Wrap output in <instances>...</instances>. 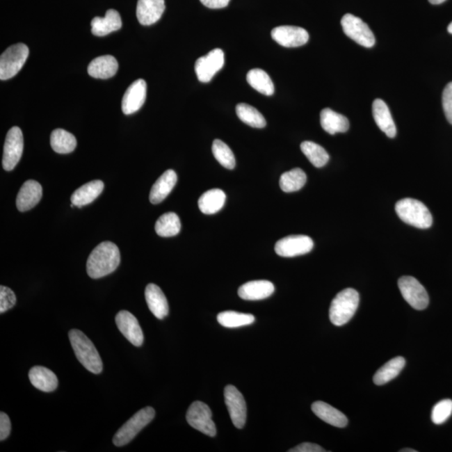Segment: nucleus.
Instances as JSON below:
<instances>
[{"instance_id": "f257e3e1", "label": "nucleus", "mask_w": 452, "mask_h": 452, "mask_svg": "<svg viewBox=\"0 0 452 452\" xmlns=\"http://www.w3.org/2000/svg\"><path fill=\"white\" fill-rule=\"evenodd\" d=\"M120 252L113 242L105 241L98 245L90 254L86 262V271L90 278L108 276L120 264Z\"/></svg>"}, {"instance_id": "f03ea898", "label": "nucleus", "mask_w": 452, "mask_h": 452, "mask_svg": "<svg viewBox=\"0 0 452 452\" xmlns=\"http://www.w3.org/2000/svg\"><path fill=\"white\" fill-rule=\"evenodd\" d=\"M71 342L77 360L88 371L99 375L104 369V364L93 343L80 330L69 332Z\"/></svg>"}, {"instance_id": "7ed1b4c3", "label": "nucleus", "mask_w": 452, "mask_h": 452, "mask_svg": "<svg viewBox=\"0 0 452 452\" xmlns=\"http://www.w3.org/2000/svg\"><path fill=\"white\" fill-rule=\"evenodd\" d=\"M360 294L353 289L340 291L332 300L330 309V321L335 326H343L350 321L359 307Z\"/></svg>"}, {"instance_id": "20e7f679", "label": "nucleus", "mask_w": 452, "mask_h": 452, "mask_svg": "<svg viewBox=\"0 0 452 452\" xmlns=\"http://www.w3.org/2000/svg\"><path fill=\"white\" fill-rule=\"evenodd\" d=\"M396 211L405 223L419 229H428L433 225V218L424 204L417 200L403 199L398 201Z\"/></svg>"}, {"instance_id": "39448f33", "label": "nucleus", "mask_w": 452, "mask_h": 452, "mask_svg": "<svg viewBox=\"0 0 452 452\" xmlns=\"http://www.w3.org/2000/svg\"><path fill=\"white\" fill-rule=\"evenodd\" d=\"M154 417L155 410L152 407H146L139 410L115 434L113 439L114 445L123 446L131 442L136 435L154 420Z\"/></svg>"}, {"instance_id": "423d86ee", "label": "nucleus", "mask_w": 452, "mask_h": 452, "mask_svg": "<svg viewBox=\"0 0 452 452\" xmlns=\"http://www.w3.org/2000/svg\"><path fill=\"white\" fill-rule=\"evenodd\" d=\"M30 51L26 45L19 43L11 45L0 57V79L9 80L17 75L24 67Z\"/></svg>"}, {"instance_id": "0eeeda50", "label": "nucleus", "mask_w": 452, "mask_h": 452, "mask_svg": "<svg viewBox=\"0 0 452 452\" xmlns=\"http://www.w3.org/2000/svg\"><path fill=\"white\" fill-rule=\"evenodd\" d=\"M344 32L356 43L366 48H371L376 44L375 35L371 28L363 20L351 14L345 15L341 20Z\"/></svg>"}, {"instance_id": "6e6552de", "label": "nucleus", "mask_w": 452, "mask_h": 452, "mask_svg": "<svg viewBox=\"0 0 452 452\" xmlns=\"http://www.w3.org/2000/svg\"><path fill=\"white\" fill-rule=\"evenodd\" d=\"M188 425L203 434L213 437L216 435V426L212 420L209 407L201 401H195L188 408L186 414Z\"/></svg>"}, {"instance_id": "1a4fd4ad", "label": "nucleus", "mask_w": 452, "mask_h": 452, "mask_svg": "<svg viewBox=\"0 0 452 452\" xmlns=\"http://www.w3.org/2000/svg\"><path fill=\"white\" fill-rule=\"evenodd\" d=\"M398 289L403 298L414 309L424 310L429 305V296L416 278L409 276L398 279Z\"/></svg>"}, {"instance_id": "9d476101", "label": "nucleus", "mask_w": 452, "mask_h": 452, "mask_svg": "<svg viewBox=\"0 0 452 452\" xmlns=\"http://www.w3.org/2000/svg\"><path fill=\"white\" fill-rule=\"evenodd\" d=\"M24 150V138L22 129L13 127L8 131L5 147H3V168L6 171L13 170L20 159Z\"/></svg>"}, {"instance_id": "9b49d317", "label": "nucleus", "mask_w": 452, "mask_h": 452, "mask_svg": "<svg viewBox=\"0 0 452 452\" xmlns=\"http://www.w3.org/2000/svg\"><path fill=\"white\" fill-rule=\"evenodd\" d=\"M225 65V54L220 49L209 52L207 56L200 57L195 63V73L197 77L202 83H208L213 79V76L223 68Z\"/></svg>"}, {"instance_id": "f8f14e48", "label": "nucleus", "mask_w": 452, "mask_h": 452, "mask_svg": "<svg viewBox=\"0 0 452 452\" xmlns=\"http://www.w3.org/2000/svg\"><path fill=\"white\" fill-rule=\"evenodd\" d=\"M314 245V241L309 236H289L277 242L275 252L282 257H295L309 253Z\"/></svg>"}, {"instance_id": "ddd939ff", "label": "nucleus", "mask_w": 452, "mask_h": 452, "mask_svg": "<svg viewBox=\"0 0 452 452\" xmlns=\"http://www.w3.org/2000/svg\"><path fill=\"white\" fill-rule=\"evenodd\" d=\"M225 401L234 426L243 428L246 421V404L242 394L235 386L229 385L225 388Z\"/></svg>"}, {"instance_id": "4468645a", "label": "nucleus", "mask_w": 452, "mask_h": 452, "mask_svg": "<svg viewBox=\"0 0 452 452\" xmlns=\"http://www.w3.org/2000/svg\"><path fill=\"white\" fill-rule=\"evenodd\" d=\"M116 324L119 331L136 347H141L145 336L138 319L131 312L122 310L116 316Z\"/></svg>"}, {"instance_id": "2eb2a0df", "label": "nucleus", "mask_w": 452, "mask_h": 452, "mask_svg": "<svg viewBox=\"0 0 452 452\" xmlns=\"http://www.w3.org/2000/svg\"><path fill=\"white\" fill-rule=\"evenodd\" d=\"M271 37L279 45L289 48L302 47L309 40V35L303 28L290 26L274 28Z\"/></svg>"}, {"instance_id": "dca6fc26", "label": "nucleus", "mask_w": 452, "mask_h": 452, "mask_svg": "<svg viewBox=\"0 0 452 452\" xmlns=\"http://www.w3.org/2000/svg\"><path fill=\"white\" fill-rule=\"evenodd\" d=\"M147 95V83L145 80L135 81L127 89L122 102V113L126 115L138 112L145 104Z\"/></svg>"}, {"instance_id": "f3484780", "label": "nucleus", "mask_w": 452, "mask_h": 452, "mask_svg": "<svg viewBox=\"0 0 452 452\" xmlns=\"http://www.w3.org/2000/svg\"><path fill=\"white\" fill-rule=\"evenodd\" d=\"M166 3L164 0H138L137 17L143 26H151L161 19Z\"/></svg>"}, {"instance_id": "a211bd4d", "label": "nucleus", "mask_w": 452, "mask_h": 452, "mask_svg": "<svg viewBox=\"0 0 452 452\" xmlns=\"http://www.w3.org/2000/svg\"><path fill=\"white\" fill-rule=\"evenodd\" d=\"M42 187L35 180H28L20 188L17 198H16V207L19 211L26 212L34 208L42 198Z\"/></svg>"}, {"instance_id": "6ab92c4d", "label": "nucleus", "mask_w": 452, "mask_h": 452, "mask_svg": "<svg viewBox=\"0 0 452 452\" xmlns=\"http://www.w3.org/2000/svg\"><path fill=\"white\" fill-rule=\"evenodd\" d=\"M274 291L273 282L266 280L252 281L242 285L238 290V295L248 301H258L269 298Z\"/></svg>"}, {"instance_id": "aec40b11", "label": "nucleus", "mask_w": 452, "mask_h": 452, "mask_svg": "<svg viewBox=\"0 0 452 452\" xmlns=\"http://www.w3.org/2000/svg\"><path fill=\"white\" fill-rule=\"evenodd\" d=\"M145 298L147 306L156 318L163 319L168 314V303L166 295L157 285L150 283L145 290Z\"/></svg>"}, {"instance_id": "412c9836", "label": "nucleus", "mask_w": 452, "mask_h": 452, "mask_svg": "<svg viewBox=\"0 0 452 452\" xmlns=\"http://www.w3.org/2000/svg\"><path fill=\"white\" fill-rule=\"evenodd\" d=\"M177 180H178V177L174 170H170L164 172L151 188L150 202L157 204L166 200L172 188H175Z\"/></svg>"}, {"instance_id": "4be33fe9", "label": "nucleus", "mask_w": 452, "mask_h": 452, "mask_svg": "<svg viewBox=\"0 0 452 452\" xmlns=\"http://www.w3.org/2000/svg\"><path fill=\"white\" fill-rule=\"evenodd\" d=\"M312 410L316 417L332 426L344 428L348 425V418L334 407L323 401H316L312 405Z\"/></svg>"}, {"instance_id": "5701e85b", "label": "nucleus", "mask_w": 452, "mask_h": 452, "mask_svg": "<svg viewBox=\"0 0 452 452\" xmlns=\"http://www.w3.org/2000/svg\"><path fill=\"white\" fill-rule=\"evenodd\" d=\"M373 116L382 131H384L390 138L396 137L397 133L396 124L387 104L383 100L376 99L373 102Z\"/></svg>"}, {"instance_id": "b1692460", "label": "nucleus", "mask_w": 452, "mask_h": 452, "mask_svg": "<svg viewBox=\"0 0 452 452\" xmlns=\"http://www.w3.org/2000/svg\"><path fill=\"white\" fill-rule=\"evenodd\" d=\"M29 379L34 387L44 392H51L58 386V379L51 369L35 366L29 372Z\"/></svg>"}, {"instance_id": "393cba45", "label": "nucleus", "mask_w": 452, "mask_h": 452, "mask_svg": "<svg viewBox=\"0 0 452 452\" xmlns=\"http://www.w3.org/2000/svg\"><path fill=\"white\" fill-rule=\"evenodd\" d=\"M118 63L113 56H102L97 57L88 65V74L97 79H108L116 75Z\"/></svg>"}, {"instance_id": "a878e982", "label": "nucleus", "mask_w": 452, "mask_h": 452, "mask_svg": "<svg viewBox=\"0 0 452 452\" xmlns=\"http://www.w3.org/2000/svg\"><path fill=\"white\" fill-rule=\"evenodd\" d=\"M92 32L96 36H105L110 33L120 30L122 26L120 14L117 10H108L104 18L95 17L92 19Z\"/></svg>"}, {"instance_id": "bb28decb", "label": "nucleus", "mask_w": 452, "mask_h": 452, "mask_svg": "<svg viewBox=\"0 0 452 452\" xmlns=\"http://www.w3.org/2000/svg\"><path fill=\"white\" fill-rule=\"evenodd\" d=\"M104 190V184L101 180H93L84 184L73 193L72 203L77 207H85L93 202Z\"/></svg>"}, {"instance_id": "cd10ccee", "label": "nucleus", "mask_w": 452, "mask_h": 452, "mask_svg": "<svg viewBox=\"0 0 452 452\" xmlns=\"http://www.w3.org/2000/svg\"><path fill=\"white\" fill-rule=\"evenodd\" d=\"M320 122L324 131L334 135L346 133L349 129V122L344 115L334 112L330 108L323 109L320 113Z\"/></svg>"}, {"instance_id": "c85d7f7f", "label": "nucleus", "mask_w": 452, "mask_h": 452, "mask_svg": "<svg viewBox=\"0 0 452 452\" xmlns=\"http://www.w3.org/2000/svg\"><path fill=\"white\" fill-rule=\"evenodd\" d=\"M226 195L220 188L204 192L198 201L200 211L205 215H213L224 207Z\"/></svg>"}, {"instance_id": "c756f323", "label": "nucleus", "mask_w": 452, "mask_h": 452, "mask_svg": "<svg viewBox=\"0 0 452 452\" xmlns=\"http://www.w3.org/2000/svg\"><path fill=\"white\" fill-rule=\"evenodd\" d=\"M405 366L404 357L398 356L394 357L382 366L373 376V382L377 385H384L396 378Z\"/></svg>"}, {"instance_id": "7c9ffc66", "label": "nucleus", "mask_w": 452, "mask_h": 452, "mask_svg": "<svg viewBox=\"0 0 452 452\" xmlns=\"http://www.w3.org/2000/svg\"><path fill=\"white\" fill-rule=\"evenodd\" d=\"M77 143L75 136L64 129H56L51 135V145L57 154H67L75 150Z\"/></svg>"}, {"instance_id": "2f4dec72", "label": "nucleus", "mask_w": 452, "mask_h": 452, "mask_svg": "<svg viewBox=\"0 0 452 452\" xmlns=\"http://www.w3.org/2000/svg\"><path fill=\"white\" fill-rule=\"evenodd\" d=\"M246 80L257 92L263 95L270 97L274 94V84L268 74L261 69H253L248 73Z\"/></svg>"}, {"instance_id": "473e14b6", "label": "nucleus", "mask_w": 452, "mask_h": 452, "mask_svg": "<svg viewBox=\"0 0 452 452\" xmlns=\"http://www.w3.org/2000/svg\"><path fill=\"white\" fill-rule=\"evenodd\" d=\"M181 229L180 220L174 212L160 216L155 224V231L159 236L171 237L178 235Z\"/></svg>"}, {"instance_id": "72a5a7b5", "label": "nucleus", "mask_w": 452, "mask_h": 452, "mask_svg": "<svg viewBox=\"0 0 452 452\" xmlns=\"http://www.w3.org/2000/svg\"><path fill=\"white\" fill-rule=\"evenodd\" d=\"M307 182V175L301 168H293L285 172L280 178V187L286 193L296 192L301 190Z\"/></svg>"}, {"instance_id": "f704fd0d", "label": "nucleus", "mask_w": 452, "mask_h": 452, "mask_svg": "<svg viewBox=\"0 0 452 452\" xmlns=\"http://www.w3.org/2000/svg\"><path fill=\"white\" fill-rule=\"evenodd\" d=\"M217 320L225 328H236L250 325L255 322V316L242 312L226 311L218 314Z\"/></svg>"}, {"instance_id": "c9c22d12", "label": "nucleus", "mask_w": 452, "mask_h": 452, "mask_svg": "<svg viewBox=\"0 0 452 452\" xmlns=\"http://www.w3.org/2000/svg\"><path fill=\"white\" fill-rule=\"evenodd\" d=\"M236 114L242 122L256 129H263L266 126V121L263 115L252 106L240 104L236 106Z\"/></svg>"}, {"instance_id": "e433bc0d", "label": "nucleus", "mask_w": 452, "mask_h": 452, "mask_svg": "<svg viewBox=\"0 0 452 452\" xmlns=\"http://www.w3.org/2000/svg\"><path fill=\"white\" fill-rule=\"evenodd\" d=\"M301 150L309 160L312 166L316 168H322L325 166L330 160V155L322 146L310 141L302 143Z\"/></svg>"}, {"instance_id": "4c0bfd02", "label": "nucleus", "mask_w": 452, "mask_h": 452, "mask_svg": "<svg viewBox=\"0 0 452 452\" xmlns=\"http://www.w3.org/2000/svg\"><path fill=\"white\" fill-rule=\"evenodd\" d=\"M212 152L216 159L222 166L228 170L236 167V158L229 147L220 139H216L213 143Z\"/></svg>"}, {"instance_id": "58836bf2", "label": "nucleus", "mask_w": 452, "mask_h": 452, "mask_svg": "<svg viewBox=\"0 0 452 452\" xmlns=\"http://www.w3.org/2000/svg\"><path fill=\"white\" fill-rule=\"evenodd\" d=\"M452 414V401L443 400L433 407L431 412V420L435 425H442L445 423Z\"/></svg>"}, {"instance_id": "ea45409f", "label": "nucleus", "mask_w": 452, "mask_h": 452, "mask_svg": "<svg viewBox=\"0 0 452 452\" xmlns=\"http://www.w3.org/2000/svg\"><path fill=\"white\" fill-rule=\"evenodd\" d=\"M16 296L13 291L9 287L0 286V312H3L11 309L16 304Z\"/></svg>"}, {"instance_id": "a19ab883", "label": "nucleus", "mask_w": 452, "mask_h": 452, "mask_svg": "<svg viewBox=\"0 0 452 452\" xmlns=\"http://www.w3.org/2000/svg\"><path fill=\"white\" fill-rule=\"evenodd\" d=\"M442 106L447 121L452 124V82L448 83L444 89Z\"/></svg>"}, {"instance_id": "79ce46f5", "label": "nucleus", "mask_w": 452, "mask_h": 452, "mask_svg": "<svg viewBox=\"0 0 452 452\" xmlns=\"http://www.w3.org/2000/svg\"><path fill=\"white\" fill-rule=\"evenodd\" d=\"M11 431V422L7 414L0 413V439L5 441L9 437Z\"/></svg>"}, {"instance_id": "37998d69", "label": "nucleus", "mask_w": 452, "mask_h": 452, "mask_svg": "<svg viewBox=\"0 0 452 452\" xmlns=\"http://www.w3.org/2000/svg\"><path fill=\"white\" fill-rule=\"evenodd\" d=\"M289 452H324L326 451L322 446L316 445V444L305 442L300 444V445L295 446L293 449L289 451Z\"/></svg>"}, {"instance_id": "c03bdc74", "label": "nucleus", "mask_w": 452, "mask_h": 452, "mask_svg": "<svg viewBox=\"0 0 452 452\" xmlns=\"http://www.w3.org/2000/svg\"><path fill=\"white\" fill-rule=\"evenodd\" d=\"M231 0H200L204 6L209 9H222L228 6Z\"/></svg>"}, {"instance_id": "a18cd8bd", "label": "nucleus", "mask_w": 452, "mask_h": 452, "mask_svg": "<svg viewBox=\"0 0 452 452\" xmlns=\"http://www.w3.org/2000/svg\"><path fill=\"white\" fill-rule=\"evenodd\" d=\"M445 1L446 0H429V2L433 3V5H441V3Z\"/></svg>"}, {"instance_id": "49530a36", "label": "nucleus", "mask_w": 452, "mask_h": 452, "mask_svg": "<svg viewBox=\"0 0 452 452\" xmlns=\"http://www.w3.org/2000/svg\"><path fill=\"white\" fill-rule=\"evenodd\" d=\"M401 452H417V451L414 449H410V448H405V449H402Z\"/></svg>"}, {"instance_id": "de8ad7c7", "label": "nucleus", "mask_w": 452, "mask_h": 452, "mask_svg": "<svg viewBox=\"0 0 452 452\" xmlns=\"http://www.w3.org/2000/svg\"><path fill=\"white\" fill-rule=\"evenodd\" d=\"M448 32L452 35V22L449 24V26L447 28Z\"/></svg>"}]
</instances>
